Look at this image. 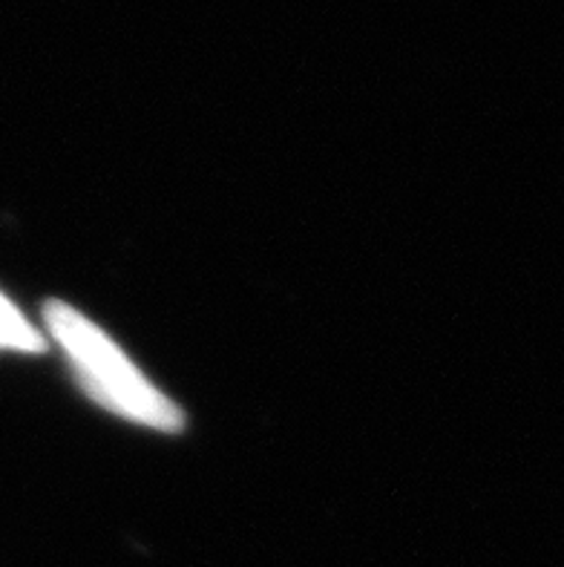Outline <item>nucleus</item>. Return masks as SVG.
Returning <instances> with one entry per match:
<instances>
[{"mask_svg":"<svg viewBox=\"0 0 564 567\" xmlns=\"http://www.w3.org/2000/svg\"><path fill=\"white\" fill-rule=\"evenodd\" d=\"M43 323L66 352L75 381L86 395L113 415L162 432H180L185 415L165 392H158L142 369L119 349L107 331L61 300L43 306Z\"/></svg>","mask_w":564,"mask_h":567,"instance_id":"nucleus-1","label":"nucleus"},{"mask_svg":"<svg viewBox=\"0 0 564 567\" xmlns=\"http://www.w3.org/2000/svg\"><path fill=\"white\" fill-rule=\"evenodd\" d=\"M0 349L9 352H43V338L23 311L0 291Z\"/></svg>","mask_w":564,"mask_h":567,"instance_id":"nucleus-2","label":"nucleus"}]
</instances>
